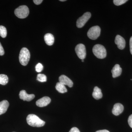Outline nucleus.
<instances>
[{
  "label": "nucleus",
  "mask_w": 132,
  "mask_h": 132,
  "mask_svg": "<svg viewBox=\"0 0 132 132\" xmlns=\"http://www.w3.org/2000/svg\"><path fill=\"white\" fill-rule=\"evenodd\" d=\"M27 121L29 126L34 127H42L45 125V123L44 121L42 120L34 114H30L28 116Z\"/></svg>",
  "instance_id": "1"
},
{
  "label": "nucleus",
  "mask_w": 132,
  "mask_h": 132,
  "mask_svg": "<svg viewBox=\"0 0 132 132\" xmlns=\"http://www.w3.org/2000/svg\"><path fill=\"white\" fill-rule=\"evenodd\" d=\"M30 58L29 51L26 48H22L19 54V61L22 65L26 66L28 64Z\"/></svg>",
  "instance_id": "2"
},
{
  "label": "nucleus",
  "mask_w": 132,
  "mask_h": 132,
  "mask_svg": "<svg viewBox=\"0 0 132 132\" xmlns=\"http://www.w3.org/2000/svg\"><path fill=\"white\" fill-rule=\"evenodd\" d=\"M93 52L97 58L103 59L106 56V51L104 46L97 44L94 46L93 48Z\"/></svg>",
  "instance_id": "3"
},
{
  "label": "nucleus",
  "mask_w": 132,
  "mask_h": 132,
  "mask_svg": "<svg viewBox=\"0 0 132 132\" xmlns=\"http://www.w3.org/2000/svg\"><path fill=\"white\" fill-rule=\"evenodd\" d=\"M29 13V9L26 5L20 6L14 11L15 15L18 18L21 19H25L27 17Z\"/></svg>",
  "instance_id": "4"
},
{
  "label": "nucleus",
  "mask_w": 132,
  "mask_h": 132,
  "mask_svg": "<svg viewBox=\"0 0 132 132\" xmlns=\"http://www.w3.org/2000/svg\"><path fill=\"white\" fill-rule=\"evenodd\" d=\"M101 28L98 26L92 27L87 32V36L90 39L95 40L100 35Z\"/></svg>",
  "instance_id": "5"
},
{
  "label": "nucleus",
  "mask_w": 132,
  "mask_h": 132,
  "mask_svg": "<svg viewBox=\"0 0 132 132\" xmlns=\"http://www.w3.org/2000/svg\"><path fill=\"white\" fill-rule=\"evenodd\" d=\"M91 14L90 12H86L82 16L79 18L76 21V26L78 28H81L91 18Z\"/></svg>",
  "instance_id": "6"
},
{
  "label": "nucleus",
  "mask_w": 132,
  "mask_h": 132,
  "mask_svg": "<svg viewBox=\"0 0 132 132\" xmlns=\"http://www.w3.org/2000/svg\"><path fill=\"white\" fill-rule=\"evenodd\" d=\"M76 53L78 57L81 60L85 59L86 55V47L85 45L82 44H79L76 47Z\"/></svg>",
  "instance_id": "7"
},
{
  "label": "nucleus",
  "mask_w": 132,
  "mask_h": 132,
  "mask_svg": "<svg viewBox=\"0 0 132 132\" xmlns=\"http://www.w3.org/2000/svg\"><path fill=\"white\" fill-rule=\"evenodd\" d=\"M19 97L20 98L24 101H30L34 99L35 95L33 94H28L25 90H22L20 92Z\"/></svg>",
  "instance_id": "8"
},
{
  "label": "nucleus",
  "mask_w": 132,
  "mask_h": 132,
  "mask_svg": "<svg viewBox=\"0 0 132 132\" xmlns=\"http://www.w3.org/2000/svg\"><path fill=\"white\" fill-rule=\"evenodd\" d=\"M59 82L64 85H67L69 87H72L73 86V82L68 78L67 76L65 75H62L59 78Z\"/></svg>",
  "instance_id": "9"
},
{
  "label": "nucleus",
  "mask_w": 132,
  "mask_h": 132,
  "mask_svg": "<svg viewBox=\"0 0 132 132\" xmlns=\"http://www.w3.org/2000/svg\"><path fill=\"white\" fill-rule=\"evenodd\" d=\"M115 44L119 49L123 50L126 46V41L124 38L119 35H117L115 39Z\"/></svg>",
  "instance_id": "10"
},
{
  "label": "nucleus",
  "mask_w": 132,
  "mask_h": 132,
  "mask_svg": "<svg viewBox=\"0 0 132 132\" xmlns=\"http://www.w3.org/2000/svg\"><path fill=\"white\" fill-rule=\"evenodd\" d=\"M51 99L48 97H44L39 99L36 102V105L39 107H43L47 106L51 102Z\"/></svg>",
  "instance_id": "11"
},
{
  "label": "nucleus",
  "mask_w": 132,
  "mask_h": 132,
  "mask_svg": "<svg viewBox=\"0 0 132 132\" xmlns=\"http://www.w3.org/2000/svg\"><path fill=\"white\" fill-rule=\"evenodd\" d=\"M124 110V106L120 103L114 104L113 109L112 112L114 115L118 116L123 112Z\"/></svg>",
  "instance_id": "12"
},
{
  "label": "nucleus",
  "mask_w": 132,
  "mask_h": 132,
  "mask_svg": "<svg viewBox=\"0 0 132 132\" xmlns=\"http://www.w3.org/2000/svg\"><path fill=\"white\" fill-rule=\"evenodd\" d=\"M112 77L113 78H116L120 76L122 72V69L119 64H116L113 67L112 71Z\"/></svg>",
  "instance_id": "13"
},
{
  "label": "nucleus",
  "mask_w": 132,
  "mask_h": 132,
  "mask_svg": "<svg viewBox=\"0 0 132 132\" xmlns=\"http://www.w3.org/2000/svg\"><path fill=\"white\" fill-rule=\"evenodd\" d=\"M9 106V103L7 100H3L0 102V115L6 112Z\"/></svg>",
  "instance_id": "14"
},
{
  "label": "nucleus",
  "mask_w": 132,
  "mask_h": 132,
  "mask_svg": "<svg viewBox=\"0 0 132 132\" xmlns=\"http://www.w3.org/2000/svg\"><path fill=\"white\" fill-rule=\"evenodd\" d=\"M44 39L46 44L48 46H52L54 43V37L52 34L50 33H48L45 35L44 36Z\"/></svg>",
  "instance_id": "15"
},
{
  "label": "nucleus",
  "mask_w": 132,
  "mask_h": 132,
  "mask_svg": "<svg viewBox=\"0 0 132 132\" xmlns=\"http://www.w3.org/2000/svg\"><path fill=\"white\" fill-rule=\"evenodd\" d=\"M92 95L93 97L96 100H98L101 98L102 97V94L101 89L99 88L98 87H95L94 89Z\"/></svg>",
  "instance_id": "16"
},
{
  "label": "nucleus",
  "mask_w": 132,
  "mask_h": 132,
  "mask_svg": "<svg viewBox=\"0 0 132 132\" xmlns=\"http://www.w3.org/2000/svg\"><path fill=\"white\" fill-rule=\"evenodd\" d=\"M55 88L58 92L61 93H64L67 92V90L65 85L59 82H57L56 84Z\"/></svg>",
  "instance_id": "17"
},
{
  "label": "nucleus",
  "mask_w": 132,
  "mask_h": 132,
  "mask_svg": "<svg viewBox=\"0 0 132 132\" xmlns=\"http://www.w3.org/2000/svg\"><path fill=\"white\" fill-rule=\"evenodd\" d=\"M9 79L7 76L4 74L0 75V84L3 85H6L8 82Z\"/></svg>",
  "instance_id": "18"
},
{
  "label": "nucleus",
  "mask_w": 132,
  "mask_h": 132,
  "mask_svg": "<svg viewBox=\"0 0 132 132\" xmlns=\"http://www.w3.org/2000/svg\"><path fill=\"white\" fill-rule=\"evenodd\" d=\"M7 34L6 29L4 26H0V36L3 38H6Z\"/></svg>",
  "instance_id": "19"
},
{
  "label": "nucleus",
  "mask_w": 132,
  "mask_h": 132,
  "mask_svg": "<svg viewBox=\"0 0 132 132\" xmlns=\"http://www.w3.org/2000/svg\"><path fill=\"white\" fill-rule=\"evenodd\" d=\"M47 77L45 75L39 74L37 75V80L41 82H46L47 81Z\"/></svg>",
  "instance_id": "20"
},
{
  "label": "nucleus",
  "mask_w": 132,
  "mask_h": 132,
  "mask_svg": "<svg viewBox=\"0 0 132 132\" xmlns=\"http://www.w3.org/2000/svg\"><path fill=\"white\" fill-rule=\"evenodd\" d=\"M127 0H114V4L116 6H120L127 2Z\"/></svg>",
  "instance_id": "21"
},
{
  "label": "nucleus",
  "mask_w": 132,
  "mask_h": 132,
  "mask_svg": "<svg viewBox=\"0 0 132 132\" xmlns=\"http://www.w3.org/2000/svg\"><path fill=\"white\" fill-rule=\"evenodd\" d=\"M43 67L41 63H38L35 67V70L38 72H40L43 69Z\"/></svg>",
  "instance_id": "22"
},
{
  "label": "nucleus",
  "mask_w": 132,
  "mask_h": 132,
  "mask_svg": "<svg viewBox=\"0 0 132 132\" xmlns=\"http://www.w3.org/2000/svg\"><path fill=\"white\" fill-rule=\"evenodd\" d=\"M128 123L130 127L132 128V114L130 116L128 119Z\"/></svg>",
  "instance_id": "23"
},
{
  "label": "nucleus",
  "mask_w": 132,
  "mask_h": 132,
  "mask_svg": "<svg viewBox=\"0 0 132 132\" xmlns=\"http://www.w3.org/2000/svg\"><path fill=\"white\" fill-rule=\"evenodd\" d=\"M4 54H5V51H4L2 45L0 43V55H3Z\"/></svg>",
  "instance_id": "24"
},
{
  "label": "nucleus",
  "mask_w": 132,
  "mask_h": 132,
  "mask_svg": "<svg viewBox=\"0 0 132 132\" xmlns=\"http://www.w3.org/2000/svg\"><path fill=\"white\" fill-rule=\"evenodd\" d=\"M69 132H80L79 130L77 128L74 127L72 128Z\"/></svg>",
  "instance_id": "25"
},
{
  "label": "nucleus",
  "mask_w": 132,
  "mask_h": 132,
  "mask_svg": "<svg viewBox=\"0 0 132 132\" xmlns=\"http://www.w3.org/2000/svg\"><path fill=\"white\" fill-rule=\"evenodd\" d=\"M43 1H42V0H34L33 1V2L34 3H35L36 5H39Z\"/></svg>",
  "instance_id": "26"
},
{
  "label": "nucleus",
  "mask_w": 132,
  "mask_h": 132,
  "mask_svg": "<svg viewBox=\"0 0 132 132\" xmlns=\"http://www.w3.org/2000/svg\"><path fill=\"white\" fill-rule=\"evenodd\" d=\"M130 51L131 54L132 55V36L131 37L130 40Z\"/></svg>",
  "instance_id": "27"
},
{
  "label": "nucleus",
  "mask_w": 132,
  "mask_h": 132,
  "mask_svg": "<svg viewBox=\"0 0 132 132\" xmlns=\"http://www.w3.org/2000/svg\"><path fill=\"white\" fill-rule=\"evenodd\" d=\"M96 132H110L108 130H101L97 131Z\"/></svg>",
  "instance_id": "28"
},
{
  "label": "nucleus",
  "mask_w": 132,
  "mask_h": 132,
  "mask_svg": "<svg viewBox=\"0 0 132 132\" xmlns=\"http://www.w3.org/2000/svg\"><path fill=\"white\" fill-rule=\"evenodd\" d=\"M60 1H61V2H64V1H65L66 0H60Z\"/></svg>",
  "instance_id": "29"
},
{
  "label": "nucleus",
  "mask_w": 132,
  "mask_h": 132,
  "mask_svg": "<svg viewBox=\"0 0 132 132\" xmlns=\"http://www.w3.org/2000/svg\"><path fill=\"white\" fill-rule=\"evenodd\" d=\"M81 61L82 62H84V60H82V61Z\"/></svg>",
  "instance_id": "30"
},
{
  "label": "nucleus",
  "mask_w": 132,
  "mask_h": 132,
  "mask_svg": "<svg viewBox=\"0 0 132 132\" xmlns=\"http://www.w3.org/2000/svg\"></svg>",
  "instance_id": "31"
}]
</instances>
